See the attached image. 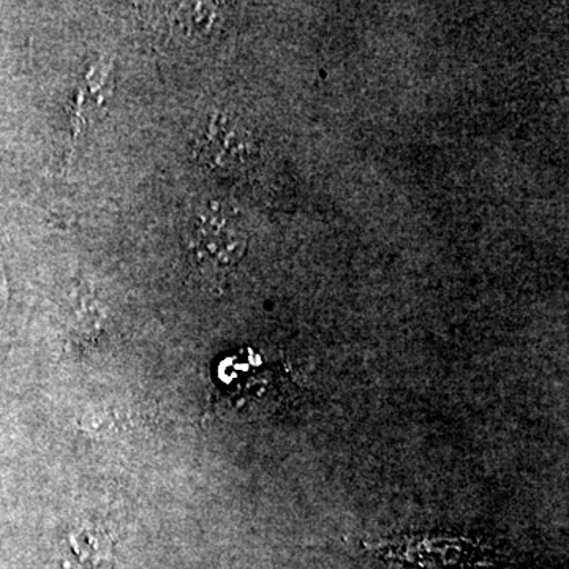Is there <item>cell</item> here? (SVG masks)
<instances>
[{
	"label": "cell",
	"instance_id": "6da1fadb",
	"mask_svg": "<svg viewBox=\"0 0 569 569\" xmlns=\"http://www.w3.org/2000/svg\"><path fill=\"white\" fill-rule=\"evenodd\" d=\"M194 260L209 269L233 268L246 253L244 224L227 204L208 201L190 212L183 230Z\"/></svg>",
	"mask_w": 569,
	"mask_h": 569
},
{
	"label": "cell",
	"instance_id": "7a4b0ae2",
	"mask_svg": "<svg viewBox=\"0 0 569 569\" xmlns=\"http://www.w3.org/2000/svg\"><path fill=\"white\" fill-rule=\"evenodd\" d=\"M194 160L212 173H234L252 162L257 148L249 130L224 114L201 121L192 138Z\"/></svg>",
	"mask_w": 569,
	"mask_h": 569
},
{
	"label": "cell",
	"instance_id": "3957f363",
	"mask_svg": "<svg viewBox=\"0 0 569 569\" xmlns=\"http://www.w3.org/2000/svg\"><path fill=\"white\" fill-rule=\"evenodd\" d=\"M10 301L9 277H7L6 266H3L2 257H0V320L6 313Z\"/></svg>",
	"mask_w": 569,
	"mask_h": 569
}]
</instances>
